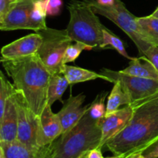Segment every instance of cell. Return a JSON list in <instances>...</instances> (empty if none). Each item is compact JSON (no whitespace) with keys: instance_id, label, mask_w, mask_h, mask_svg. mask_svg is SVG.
Returning a JSON list of instances; mask_svg holds the SVG:
<instances>
[{"instance_id":"cell-1","label":"cell","mask_w":158,"mask_h":158,"mask_svg":"<svg viewBox=\"0 0 158 158\" xmlns=\"http://www.w3.org/2000/svg\"><path fill=\"white\" fill-rule=\"evenodd\" d=\"M158 140V94L134 108L124 129L105 147L115 156L127 158L143 153Z\"/></svg>"},{"instance_id":"cell-2","label":"cell","mask_w":158,"mask_h":158,"mask_svg":"<svg viewBox=\"0 0 158 158\" xmlns=\"http://www.w3.org/2000/svg\"><path fill=\"white\" fill-rule=\"evenodd\" d=\"M1 63L12 79L15 89L23 94L32 110L40 117L47 106L52 73L37 54L14 60L1 58Z\"/></svg>"},{"instance_id":"cell-3","label":"cell","mask_w":158,"mask_h":158,"mask_svg":"<svg viewBox=\"0 0 158 158\" xmlns=\"http://www.w3.org/2000/svg\"><path fill=\"white\" fill-rule=\"evenodd\" d=\"M101 120L93 119L88 111L72 129L43 147L44 158H77L86 150L99 148Z\"/></svg>"},{"instance_id":"cell-4","label":"cell","mask_w":158,"mask_h":158,"mask_svg":"<svg viewBox=\"0 0 158 158\" xmlns=\"http://www.w3.org/2000/svg\"><path fill=\"white\" fill-rule=\"evenodd\" d=\"M69 22L66 31L73 42H82L92 49L100 48L103 42L102 25L95 12L83 0H71L67 5Z\"/></svg>"},{"instance_id":"cell-5","label":"cell","mask_w":158,"mask_h":158,"mask_svg":"<svg viewBox=\"0 0 158 158\" xmlns=\"http://www.w3.org/2000/svg\"><path fill=\"white\" fill-rule=\"evenodd\" d=\"M92 7L95 13L103 15L114 22L130 38L138 49L140 55H144L152 45L147 43L139 32L137 17L131 13L121 0H117L114 6H103L99 5L95 0H83Z\"/></svg>"},{"instance_id":"cell-6","label":"cell","mask_w":158,"mask_h":158,"mask_svg":"<svg viewBox=\"0 0 158 158\" xmlns=\"http://www.w3.org/2000/svg\"><path fill=\"white\" fill-rule=\"evenodd\" d=\"M42 36V43L37 55L51 73H62L64 65L63 58L65 51L73 43L66 29H46L38 31Z\"/></svg>"},{"instance_id":"cell-7","label":"cell","mask_w":158,"mask_h":158,"mask_svg":"<svg viewBox=\"0 0 158 158\" xmlns=\"http://www.w3.org/2000/svg\"><path fill=\"white\" fill-rule=\"evenodd\" d=\"M100 73L107 77L110 83H114L115 80H119L121 83L130 99V105L134 108L158 94V80L141 78L106 68L102 69Z\"/></svg>"},{"instance_id":"cell-8","label":"cell","mask_w":158,"mask_h":158,"mask_svg":"<svg viewBox=\"0 0 158 158\" xmlns=\"http://www.w3.org/2000/svg\"><path fill=\"white\" fill-rule=\"evenodd\" d=\"M18 115L17 140L29 148H38L36 135L40 117L37 116L28 104L20 91L15 89L13 94Z\"/></svg>"},{"instance_id":"cell-9","label":"cell","mask_w":158,"mask_h":158,"mask_svg":"<svg viewBox=\"0 0 158 158\" xmlns=\"http://www.w3.org/2000/svg\"><path fill=\"white\" fill-rule=\"evenodd\" d=\"M134 108L127 105L118 110L106 116L101 120V139L99 148L102 149L110 140L121 132L131 120Z\"/></svg>"},{"instance_id":"cell-10","label":"cell","mask_w":158,"mask_h":158,"mask_svg":"<svg viewBox=\"0 0 158 158\" xmlns=\"http://www.w3.org/2000/svg\"><path fill=\"white\" fill-rule=\"evenodd\" d=\"M63 134V127L58 114H54L47 105L40 116L36 143L39 148L47 146Z\"/></svg>"},{"instance_id":"cell-11","label":"cell","mask_w":158,"mask_h":158,"mask_svg":"<svg viewBox=\"0 0 158 158\" xmlns=\"http://www.w3.org/2000/svg\"><path fill=\"white\" fill-rule=\"evenodd\" d=\"M85 99L86 96L80 94L77 96H70L66 101H63V107L57 113L63 127V134L75 127L89 110L91 103L83 106Z\"/></svg>"},{"instance_id":"cell-12","label":"cell","mask_w":158,"mask_h":158,"mask_svg":"<svg viewBox=\"0 0 158 158\" xmlns=\"http://www.w3.org/2000/svg\"><path fill=\"white\" fill-rule=\"evenodd\" d=\"M42 40V36L38 32L25 35L3 46L1 50L2 58L14 60L36 54Z\"/></svg>"},{"instance_id":"cell-13","label":"cell","mask_w":158,"mask_h":158,"mask_svg":"<svg viewBox=\"0 0 158 158\" xmlns=\"http://www.w3.org/2000/svg\"><path fill=\"white\" fill-rule=\"evenodd\" d=\"M34 0H22L15 2L4 19L0 22L2 31L28 29V21Z\"/></svg>"},{"instance_id":"cell-14","label":"cell","mask_w":158,"mask_h":158,"mask_svg":"<svg viewBox=\"0 0 158 158\" xmlns=\"http://www.w3.org/2000/svg\"><path fill=\"white\" fill-rule=\"evenodd\" d=\"M17 134L18 115L15 99L12 95L7 100L4 114L0 117V143H9L16 141Z\"/></svg>"},{"instance_id":"cell-15","label":"cell","mask_w":158,"mask_h":158,"mask_svg":"<svg viewBox=\"0 0 158 158\" xmlns=\"http://www.w3.org/2000/svg\"><path fill=\"white\" fill-rule=\"evenodd\" d=\"M121 72L141 78L158 80L157 69L145 56L139 58H133L130 61L127 67L121 70Z\"/></svg>"},{"instance_id":"cell-16","label":"cell","mask_w":158,"mask_h":158,"mask_svg":"<svg viewBox=\"0 0 158 158\" xmlns=\"http://www.w3.org/2000/svg\"><path fill=\"white\" fill-rule=\"evenodd\" d=\"M5 158H44L43 147L38 148H29L16 140L12 143H2Z\"/></svg>"},{"instance_id":"cell-17","label":"cell","mask_w":158,"mask_h":158,"mask_svg":"<svg viewBox=\"0 0 158 158\" xmlns=\"http://www.w3.org/2000/svg\"><path fill=\"white\" fill-rule=\"evenodd\" d=\"M62 73L64 74L70 85L89 81V80H94L97 79H101V80H106L110 83V79L102 73H97L89 69L77 67V66H69L67 64H65L63 66Z\"/></svg>"},{"instance_id":"cell-18","label":"cell","mask_w":158,"mask_h":158,"mask_svg":"<svg viewBox=\"0 0 158 158\" xmlns=\"http://www.w3.org/2000/svg\"><path fill=\"white\" fill-rule=\"evenodd\" d=\"M139 32L147 43L158 46V18L149 15L137 17Z\"/></svg>"},{"instance_id":"cell-19","label":"cell","mask_w":158,"mask_h":158,"mask_svg":"<svg viewBox=\"0 0 158 158\" xmlns=\"http://www.w3.org/2000/svg\"><path fill=\"white\" fill-rule=\"evenodd\" d=\"M69 85L70 84L63 73L51 74L48 87L47 105L52 106L56 100H60L63 103L62 97Z\"/></svg>"},{"instance_id":"cell-20","label":"cell","mask_w":158,"mask_h":158,"mask_svg":"<svg viewBox=\"0 0 158 158\" xmlns=\"http://www.w3.org/2000/svg\"><path fill=\"white\" fill-rule=\"evenodd\" d=\"M46 0H34L28 21V30L35 32L47 28L46 25Z\"/></svg>"},{"instance_id":"cell-21","label":"cell","mask_w":158,"mask_h":158,"mask_svg":"<svg viewBox=\"0 0 158 158\" xmlns=\"http://www.w3.org/2000/svg\"><path fill=\"white\" fill-rule=\"evenodd\" d=\"M130 105V99L128 95L122 86L119 80L114 82V86L108 97L106 103V116L118 110L121 106Z\"/></svg>"},{"instance_id":"cell-22","label":"cell","mask_w":158,"mask_h":158,"mask_svg":"<svg viewBox=\"0 0 158 158\" xmlns=\"http://www.w3.org/2000/svg\"><path fill=\"white\" fill-rule=\"evenodd\" d=\"M109 46L117 50L120 55L124 56L125 58L130 60L133 59V57L130 56L127 52L123 41L119 37L114 35L113 32H111L109 29L104 27L103 29V42L100 46V49H104Z\"/></svg>"},{"instance_id":"cell-23","label":"cell","mask_w":158,"mask_h":158,"mask_svg":"<svg viewBox=\"0 0 158 158\" xmlns=\"http://www.w3.org/2000/svg\"><path fill=\"white\" fill-rule=\"evenodd\" d=\"M15 88L6 79L2 72H0V117L4 114L7 100L13 95Z\"/></svg>"},{"instance_id":"cell-24","label":"cell","mask_w":158,"mask_h":158,"mask_svg":"<svg viewBox=\"0 0 158 158\" xmlns=\"http://www.w3.org/2000/svg\"><path fill=\"white\" fill-rule=\"evenodd\" d=\"M107 93H102L91 103L89 114L93 119L101 120L106 117V106H105V100L107 97Z\"/></svg>"},{"instance_id":"cell-25","label":"cell","mask_w":158,"mask_h":158,"mask_svg":"<svg viewBox=\"0 0 158 158\" xmlns=\"http://www.w3.org/2000/svg\"><path fill=\"white\" fill-rule=\"evenodd\" d=\"M85 49L90 50L93 49L82 42H75L74 43H71L65 51L63 58V64L65 65L71 62H74Z\"/></svg>"},{"instance_id":"cell-26","label":"cell","mask_w":158,"mask_h":158,"mask_svg":"<svg viewBox=\"0 0 158 158\" xmlns=\"http://www.w3.org/2000/svg\"><path fill=\"white\" fill-rule=\"evenodd\" d=\"M63 6L62 0H46V13L47 15L55 16L60 14Z\"/></svg>"},{"instance_id":"cell-27","label":"cell","mask_w":158,"mask_h":158,"mask_svg":"<svg viewBox=\"0 0 158 158\" xmlns=\"http://www.w3.org/2000/svg\"><path fill=\"white\" fill-rule=\"evenodd\" d=\"M15 2L14 0H0V22L4 19Z\"/></svg>"},{"instance_id":"cell-28","label":"cell","mask_w":158,"mask_h":158,"mask_svg":"<svg viewBox=\"0 0 158 158\" xmlns=\"http://www.w3.org/2000/svg\"><path fill=\"white\" fill-rule=\"evenodd\" d=\"M77 158H104L102 154L101 149L99 148L88 149L83 151Z\"/></svg>"},{"instance_id":"cell-29","label":"cell","mask_w":158,"mask_h":158,"mask_svg":"<svg viewBox=\"0 0 158 158\" xmlns=\"http://www.w3.org/2000/svg\"><path fill=\"white\" fill-rule=\"evenodd\" d=\"M143 56H147L151 60V63L154 65L158 71V46H151L146 51Z\"/></svg>"},{"instance_id":"cell-30","label":"cell","mask_w":158,"mask_h":158,"mask_svg":"<svg viewBox=\"0 0 158 158\" xmlns=\"http://www.w3.org/2000/svg\"><path fill=\"white\" fill-rule=\"evenodd\" d=\"M145 158H158V140L145 150L143 153Z\"/></svg>"},{"instance_id":"cell-31","label":"cell","mask_w":158,"mask_h":158,"mask_svg":"<svg viewBox=\"0 0 158 158\" xmlns=\"http://www.w3.org/2000/svg\"><path fill=\"white\" fill-rule=\"evenodd\" d=\"M127 158H145L144 156L143 155L142 153H137V154H134L132 155L129 156Z\"/></svg>"},{"instance_id":"cell-32","label":"cell","mask_w":158,"mask_h":158,"mask_svg":"<svg viewBox=\"0 0 158 158\" xmlns=\"http://www.w3.org/2000/svg\"><path fill=\"white\" fill-rule=\"evenodd\" d=\"M151 15L154 17H156V18H158V7L157 8V9L151 14Z\"/></svg>"},{"instance_id":"cell-33","label":"cell","mask_w":158,"mask_h":158,"mask_svg":"<svg viewBox=\"0 0 158 158\" xmlns=\"http://www.w3.org/2000/svg\"><path fill=\"white\" fill-rule=\"evenodd\" d=\"M0 158H5L4 153H3L2 149L1 148H0Z\"/></svg>"},{"instance_id":"cell-34","label":"cell","mask_w":158,"mask_h":158,"mask_svg":"<svg viewBox=\"0 0 158 158\" xmlns=\"http://www.w3.org/2000/svg\"><path fill=\"white\" fill-rule=\"evenodd\" d=\"M104 158H123L122 157H120V156H115L114 155V157H104Z\"/></svg>"},{"instance_id":"cell-35","label":"cell","mask_w":158,"mask_h":158,"mask_svg":"<svg viewBox=\"0 0 158 158\" xmlns=\"http://www.w3.org/2000/svg\"><path fill=\"white\" fill-rule=\"evenodd\" d=\"M14 1H15V2H18V1H22V0H14Z\"/></svg>"}]
</instances>
